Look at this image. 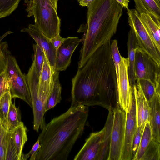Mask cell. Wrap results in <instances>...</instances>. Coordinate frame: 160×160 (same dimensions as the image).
<instances>
[{"mask_svg": "<svg viewBox=\"0 0 160 160\" xmlns=\"http://www.w3.org/2000/svg\"><path fill=\"white\" fill-rule=\"evenodd\" d=\"M87 7V22L77 31L83 33L78 68L99 47L111 41L123 14V8L116 0H94Z\"/></svg>", "mask_w": 160, "mask_h": 160, "instance_id": "obj_3", "label": "cell"}, {"mask_svg": "<svg viewBox=\"0 0 160 160\" xmlns=\"http://www.w3.org/2000/svg\"><path fill=\"white\" fill-rule=\"evenodd\" d=\"M94 0H81L78 2L80 6L87 7L88 5Z\"/></svg>", "mask_w": 160, "mask_h": 160, "instance_id": "obj_38", "label": "cell"}, {"mask_svg": "<svg viewBox=\"0 0 160 160\" xmlns=\"http://www.w3.org/2000/svg\"><path fill=\"white\" fill-rule=\"evenodd\" d=\"M10 81V92L12 98H18L32 108L30 91L26 75L21 71L15 58L10 54L5 69Z\"/></svg>", "mask_w": 160, "mask_h": 160, "instance_id": "obj_7", "label": "cell"}, {"mask_svg": "<svg viewBox=\"0 0 160 160\" xmlns=\"http://www.w3.org/2000/svg\"><path fill=\"white\" fill-rule=\"evenodd\" d=\"M12 99L9 91L5 92L0 98V122L6 129L7 115Z\"/></svg>", "mask_w": 160, "mask_h": 160, "instance_id": "obj_25", "label": "cell"}, {"mask_svg": "<svg viewBox=\"0 0 160 160\" xmlns=\"http://www.w3.org/2000/svg\"><path fill=\"white\" fill-rule=\"evenodd\" d=\"M135 10L140 14H148L160 19V1L158 0H133Z\"/></svg>", "mask_w": 160, "mask_h": 160, "instance_id": "obj_20", "label": "cell"}, {"mask_svg": "<svg viewBox=\"0 0 160 160\" xmlns=\"http://www.w3.org/2000/svg\"><path fill=\"white\" fill-rule=\"evenodd\" d=\"M8 47V44L5 42L2 43L0 48V74L5 69L8 57L10 54Z\"/></svg>", "mask_w": 160, "mask_h": 160, "instance_id": "obj_32", "label": "cell"}, {"mask_svg": "<svg viewBox=\"0 0 160 160\" xmlns=\"http://www.w3.org/2000/svg\"><path fill=\"white\" fill-rule=\"evenodd\" d=\"M88 107L71 106L65 112L53 118L42 130L38 139L40 147L35 160H66L84 131Z\"/></svg>", "mask_w": 160, "mask_h": 160, "instance_id": "obj_2", "label": "cell"}, {"mask_svg": "<svg viewBox=\"0 0 160 160\" xmlns=\"http://www.w3.org/2000/svg\"><path fill=\"white\" fill-rule=\"evenodd\" d=\"M65 38L61 37L59 34L50 39V41L52 45L57 50L63 43Z\"/></svg>", "mask_w": 160, "mask_h": 160, "instance_id": "obj_36", "label": "cell"}, {"mask_svg": "<svg viewBox=\"0 0 160 160\" xmlns=\"http://www.w3.org/2000/svg\"><path fill=\"white\" fill-rule=\"evenodd\" d=\"M5 160H18L12 130L8 132Z\"/></svg>", "mask_w": 160, "mask_h": 160, "instance_id": "obj_30", "label": "cell"}, {"mask_svg": "<svg viewBox=\"0 0 160 160\" xmlns=\"http://www.w3.org/2000/svg\"><path fill=\"white\" fill-rule=\"evenodd\" d=\"M55 71L45 56L39 77L35 73L27 77L32 103L33 121L35 122L41 123L45 121V106L52 89Z\"/></svg>", "mask_w": 160, "mask_h": 160, "instance_id": "obj_4", "label": "cell"}, {"mask_svg": "<svg viewBox=\"0 0 160 160\" xmlns=\"http://www.w3.org/2000/svg\"><path fill=\"white\" fill-rule=\"evenodd\" d=\"M21 32L28 33L33 39L44 52L50 66L55 71L56 50L52 45L50 39L45 36L35 24H29L27 27L21 30Z\"/></svg>", "mask_w": 160, "mask_h": 160, "instance_id": "obj_13", "label": "cell"}, {"mask_svg": "<svg viewBox=\"0 0 160 160\" xmlns=\"http://www.w3.org/2000/svg\"><path fill=\"white\" fill-rule=\"evenodd\" d=\"M40 147V143L39 140L38 139L37 141L33 145L31 150L27 153H23L21 160H27L29 157L30 160H35L36 155Z\"/></svg>", "mask_w": 160, "mask_h": 160, "instance_id": "obj_35", "label": "cell"}, {"mask_svg": "<svg viewBox=\"0 0 160 160\" xmlns=\"http://www.w3.org/2000/svg\"><path fill=\"white\" fill-rule=\"evenodd\" d=\"M152 139L151 127L149 122H148L145 125L138 148L132 160H141L146 150Z\"/></svg>", "mask_w": 160, "mask_h": 160, "instance_id": "obj_23", "label": "cell"}, {"mask_svg": "<svg viewBox=\"0 0 160 160\" xmlns=\"http://www.w3.org/2000/svg\"><path fill=\"white\" fill-rule=\"evenodd\" d=\"M55 8L57 10V3L58 0H50Z\"/></svg>", "mask_w": 160, "mask_h": 160, "instance_id": "obj_39", "label": "cell"}, {"mask_svg": "<svg viewBox=\"0 0 160 160\" xmlns=\"http://www.w3.org/2000/svg\"><path fill=\"white\" fill-rule=\"evenodd\" d=\"M113 118V111L111 110H109L107 119L104 127L105 131L102 139V150L99 160H108Z\"/></svg>", "mask_w": 160, "mask_h": 160, "instance_id": "obj_19", "label": "cell"}, {"mask_svg": "<svg viewBox=\"0 0 160 160\" xmlns=\"http://www.w3.org/2000/svg\"><path fill=\"white\" fill-rule=\"evenodd\" d=\"M59 71L55 70L52 90L48 99L45 108L46 112L54 107L62 100V87L59 79Z\"/></svg>", "mask_w": 160, "mask_h": 160, "instance_id": "obj_21", "label": "cell"}, {"mask_svg": "<svg viewBox=\"0 0 160 160\" xmlns=\"http://www.w3.org/2000/svg\"><path fill=\"white\" fill-rule=\"evenodd\" d=\"M126 113L124 139L120 160H132V142L137 127L133 93L131 105Z\"/></svg>", "mask_w": 160, "mask_h": 160, "instance_id": "obj_11", "label": "cell"}, {"mask_svg": "<svg viewBox=\"0 0 160 160\" xmlns=\"http://www.w3.org/2000/svg\"><path fill=\"white\" fill-rule=\"evenodd\" d=\"M128 65V58L121 56L117 88L119 105L126 113L128 112L131 105L133 93L132 88L130 85L129 80Z\"/></svg>", "mask_w": 160, "mask_h": 160, "instance_id": "obj_10", "label": "cell"}, {"mask_svg": "<svg viewBox=\"0 0 160 160\" xmlns=\"http://www.w3.org/2000/svg\"><path fill=\"white\" fill-rule=\"evenodd\" d=\"M141 160H160V142L153 138Z\"/></svg>", "mask_w": 160, "mask_h": 160, "instance_id": "obj_26", "label": "cell"}, {"mask_svg": "<svg viewBox=\"0 0 160 160\" xmlns=\"http://www.w3.org/2000/svg\"><path fill=\"white\" fill-rule=\"evenodd\" d=\"M134 72L135 80H148L160 90V66L138 48L135 52Z\"/></svg>", "mask_w": 160, "mask_h": 160, "instance_id": "obj_8", "label": "cell"}, {"mask_svg": "<svg viewBox=\"0 0 160 160\" xmlns=\"http://www.w3.org/2000/svg\"><path fill=\"white\" fill-rule=\"evenodd\" d=\"M128 46L129 60L128 76L130 85L132 88L136 83L134 67L136 50L138 47L134 33L131 28L128 34Z\"/></svg>", "mask_w": 160, "mask_h": 160, "instance_id": "obj_18", "label": "cell"}, {"mask_svg": "<svg viewBox=\"0 0 160 160\" xmlns=\"http://www.w3.org/2000/svg\"><path fill=\"white\" fill-rule=\"evenodd\" d=\"M8 132L0 122V160H5Z\"/></svg>", "mask_w": 160, "mask_h": 160, "instance_id": "obj_31", "label": "cell"}, {"mask_svg": "<svg viewBox=\"0 0 160 160\" xmlns=\"http://www.w3.org/2000/svg\"><path fill=\"white\" fill-rule=\"evenodd\" d=\"M21 0H0V18L10 15L17 8Z\"/></svg>", "mask_w": 160, "mask_h": 160, "instance_id": "obj_28", "label": "cell"}, {"mask_svg": "<svg viewBox=\"0 0 160 160\" xmlns=\"http://www.w3.org/2000/svg\"><path fill=\"white\" fill-rule=\"evenodd\" d=\"M142 133L143 132L142 131L141 128L139 127H137L132 142V150L133 159L134 157L138 148Z\"/></svg>", "mask_w": 160, "mask_h": 160, "instance_id": "obj_34", "label": "cell"}, {"mask_svg": "<svg viewBox=\"0 0 160 160\" xmlns=\"http://www.w3.org/2000/svg\"><path fill=\"white\" fill-rule=\"evenodd\" d=\"M141 20L156 47L160 51V19L151 14H140Z\"/></svg>", "mask_w": 160, "mask_h": 160, "instance_id": "obj_17", "label": "cell"}, {"mask_svg": "<svg viewBox=\"0 0 160 160\" xmlns=\"http://www.w3.org/2000/svg\"><path fill=\"white\" fill-rule=\"evenodd\" d=\"M10 88V80L5 69L0 74V93L3 94L7 91H9Z\"/></svg>", "mask_w": 160, "mask_h": 160, "instance_id": "obj_33", "label": "cell"}, {"mask_svg": "<svg viewBox=\"0 0 160 160\" xmlns=\"http://www.w3.org/2000/svg\"><path fill=\"white\" fill-rule=\"evenodd\" d=\"M104 128L90 133L74 160H99L102 148Z\"/></svg>", "mask_w": 160, "mask_h": 160, "instance_id": "obj_12", "label": "cell"}, {"mask_svg": "<svg viewBox=\"0 0 160 160\" xmlns=\"http://www.w3.org/2000/svg\"><path fill=\"white\" fill-rule=\"evenodd\" d=\"M113 111V121L108 160H120L124 139L126 113L119 104Z\"/></svg>", "mask_w": 160, "mask_h": 160, "instance_id": "obj_9", "label": "cell"}, {"mask_svg": "<svg viewBox=\"0 0 160 160\" xmlns=\"http://www.w3.org/2000/svg\"><path fill=\"white\" fill-rule=\"evenodd\" d=\"M28 17L33 16L35 25L50 39L59 34L61 19L50 0H25Z\"/></svg>", "mask_w": 160, "mask_h": 160, "instance_id": "obj_5", "label": "cell"}, {"mask_svg": "<svg viewBox=\"0 0 160 160\" xmlns=\"http://www.w3.org/2000/svg\"><path fill=\"white\" fill-rule=\"evenodd\" d=\"M111 41L97 49L72 80L71 105L101 106L113 110L119 104Z\"/></svg>", "mask_w": 160, "mask_h": 160, "instance_id": "obj_1", "label": "cell"}, {"mask_svg": "<svg viewBox=\"0 0 160 160\" xmlns=\"http://www.w3.org/2000/svg\"><path fill=\"white\" fill-rule=\"evenodd\" d=\"M138 80L143 93L148 102L152 99L156 93L160 94V90L157 89L150 81L144 79Z\"/></svg>", "mask_w": 160, "mask_h": 160, "instance_id": "obj_27", "label": "cell"}, {"mask_svg": "<svg viewBox=\"0 0 160 160\" xmlns=\"http://www.w3.org/2000/svg\"><path fill=\"white\" fill-rule=\"evenodd\" d=\"M149 122L153 139L160 142V94L156 93L148 102Z\"/></svg>", "mask_w": 160, "mask_h": 160, "instance_id": "obj_16", "label": "cell"}, {"mask_svg": "<svg viewBox=\"0 0 160 160\" xmlns=\"http://www.w3.org/2000/svg\"><path fill=\"white\" fill-rule=\"evenodd\" d=\"M123 8L128 9L129 0H116Z\"/></svg>", "mask_w": 160, "mask_h": 160, "instance_id": "obj_37", "label": "cell"}, {"mask_svg": "<svg viewBox=\"0 0 160 160\" xmlns=\"http://www.w3.org/2000/svg\"><path fill=\"white\" fill-rule=\"evenodd\" d=\"M22 122L19 108L11 101L7 115L6 129L8 131H12Z\"/></svg>", "mask_w": 160, "mask_h": 160, "instance_id": "obj_24", "label": "cell"}, {"mask_svg": "<svg viewBox=\"0 0 160 160\" xmlns=\"http://www.w3.org/2000/svg\"><path fill=\"white\" fill-rule=\"evenodd\" d=\"M78 1V2L79 1H80L81 0H77Z\"/></svg>", "mask_w": 160, "mask_h": 160, "instance_id": "obj_40", "label": "cell"}, {"mask_svg": "<svg viewBox=\"0 0 160 160\" xmlns=\"http://www.w3.org/2000/svg\"><path fill=\"white\" fill-rule=\"evenodd\" d=\"M159 1H160V0H158Z\"/></svg>", "mask_w": 160, "mask_h": 160, "instance_id": "obj_41", "label": "cell"}, {"mask_svg": "<svg viewBox=\"0 0 160 160\" xmlns=\"http://www.w3.org/2000/svg\"><path fill=\"white\" fill-rule=\"evenodd\" d=\"M129 25L134 33L138 48L146 53L160 66V51L143 24L140 14L135 9H128Z\"/></svg>", "mask_w": 160, "mask_h": 160, "instance_id": "obj_6", "label": "cell"}, {"mask_svg": "<svg viewBox=\"0 0 160 160\" xmlns=\"http://www.w3.org/2000/svg\"><path fill=\"white\" fill-rule=\"evenodd\" d=\"M135 101L137 127L143 132L146 123L148 122L150 107L144 95L138 80L132 87Z\"/></svg>", "mask_w": 160, "mask_h": 160, "instance_id": "obj_15", "label": "cell"}, {"mask_svg": "<svg viewBox=\"0 0 160 160\" xmlns=\"http://www.w3.org/2000/svg\"><path fill=\"white\" fill-rule=\"evenodd\" d=\"M33 48L34 52L33 60L39 77L46 56L44 52L36 43L33 44Z\"/></svg>", "mask_w": 160, "mask_h": 160, "instance_id": "obj_29", "label": "cell"}, {"mask_svg": "<svg viewBox=\"0 0 160 160\" xmlns=\"http://www.w3.org/2000/svg\"><path fill=\"white\" fill-rule=\"evenodd\" d=\"M18 160H21L22 151L25 144L28 140L27 129L22 122L12 130Z\"/></svg>", "mask_w": 160, "mask_h": 160, "instance_id": "obj_22", "label": "cell"}, {"mask_svg": "<svg viewBox=\"0 0 160 160\" xmlns=\"http://www.w3.org/2000/svg\"><path fill=\"white\" fill-rule=\"evenodd\" d=\"M81 42L77 37H68L56 50L55 70L58 71H64L69 65L72 55Z\"/></svg>", "mask_w": 160, "mask_h": 160, "instance_id": "obj_14", "label": "cell"}]
</instances>
